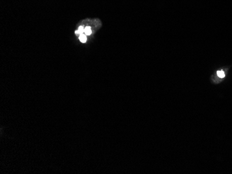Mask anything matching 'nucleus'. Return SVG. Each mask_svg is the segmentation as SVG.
I'll return each instance as SVG.
<instances>
[{
    "label": "nucleus",
    "mask_w": 232,
    "mask_h": 174,
    "mask_svg": "<svg viewBox=\"0 0 232 174\" xmlns=\"http://www.w3.org/2000/svg\"><path fill=\"white\" fill-rule=\"evenodd\" d=\"M216 75H217V76L219 78H224L225 77V76H226V74H225V72L224 70H219L217 72H216Z\"/></svg>",
    "instance_id": "1"
},
{
    "label": "nucleus",
    "mask_w": 232,
    "mask_h": 174,
    "mask_svg": "<svg viewBox=\"0 0 232 174\" xmlns=\"http://www.w3.org/2000/svg\"><path fill=\"white\" fill-rule=\"evenodd\" d=\"M79 40L81 41V42H83V43H84V42H86L87 40V37H86V34H81L79 36Z\"/></svg>",
    "instance_id": "2"
},
{
    "label": "nucleus",
    "mask_w": 232,
    "mask_h": 174,
    "mask_svg": "<svg viewBox=\"0 0 232 174\" xmlns=\"http://www.w3.org/2000/svg\"><path fill=\"white\" fill-rule=\"evenodd\" d=\"M92 33V31H91V29H90V27H87L86 28L84 29V33L86 34V35H89L91 34Z\"/></svg>",
    "instance_id": "3"
},
{
    "label": "nucleus",
    "mask_w": 232,
    "mask_h": 174,
    "mask_svg": "<svg viewBox=\"0 0 232 174\" xmlns=\"http://www.w3.org/2000/svg\"><path fill=\"white\" fill-rule=\"evenodd\" d=\"M83 33H84V28H83V27H80L79 28V29L75 31V33L80 34V35H81V34H83Z\"/></svg>",
    "instance_id": "4"
}]
</instances>
